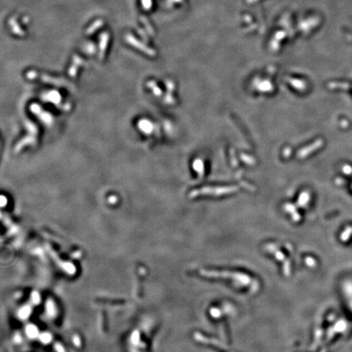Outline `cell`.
Returning <instances> with one entry per match:
<instances>
[{"label":"cell","mask_w":352,"mask_h":352,"mask_svg":"<svg viewBox=\"0 0 352 352\" xmlns=\"http://www.w3.org/2000/svg\"><path fill=\"white\" fill-rule=\"evenodd\" d=\"M103 25H104V21H103V20H101V19H98V20H96L95 22L93 23L92 25H90V27L86 29V34H88V35L92 34L95 30H97L98 29H99Z\"/></svg>","instance_id":"7a4b0ae2"},{"label":"cell","mask_w":352,"mask_h":352,"mask_svg":"<svg viewBox=\"0 0 352 352\" xmlns=\"http://www.w3.org/2000/svg\"><path fill=\"white\" fill-rule=\"evenodd\" d=\"M8 23H9L10 27H11V31L13 32V34H16V35H19V36H23V35H25V32H24V30L19 26V24L16 18H14V17L11 18Z\"/></svg>","instance_id":"6da1fadb"}]
</instances>
